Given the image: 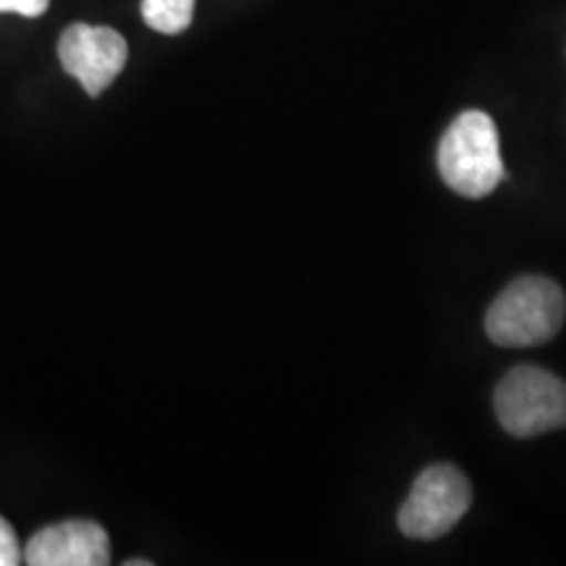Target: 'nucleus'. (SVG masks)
<instances>
[{
    "label": "nucleus",
    "mask_w": 566,
    "mask_h": 566,
    "mask_svg": "<svg viewBox=\"0 0 566 566\" xmlns=\"http://www.w3.org/2000/svg\"><path fill=\"white\" fill-rule=\"evenodd\" d=\"M566 296L556 281L525 275L495 296L485 315V331L499 346H537L562 331Z\"/></svg>",
    "instance_id": "nucleus-1"
},
{
    "label": "nucleus",
    "mask_w": 566,
    "mask_h": 566,
    "mask_svg": "<svg viewBox=\"0 0 566 566\" xmlns=\"http://www.w3.org/2000/svg\"><path fill=\"white\" fill-rule=\"evenodd\" d=\"M438 171L457 195L480 200L504 181L499 129L483 111L454 118L438 145Z\"/></svg>",
    "instance_id": "nucleus-2"
},
{
    "label": "nucleus",
    "mask_w": 566,
    "mask_h": 566,
    "mask_svg": "<svg viewBox=\"0 0 566 566\" xmlns=\"http://www.w3.org/2000/svg\"><path fill=\"white\" fill-rule=\"evenodd\" d=\"M501 428L514 438H535L566 428V384L535 365H520L493 396Z\"/></svg>",
    "instance_id": "nucleus-3"
},
{
    "label": "nucleus",
    "mask_w": 566,
    "mask_h": 566,
    "mask_svg": "<svg viewBox=\"0 0 566 566\" xmlns=\"http://www.w3.org/2000/svg\"><path fill=\"white\" fill-rule=\"evenodd\" d=\"M472 504V485L454 464H433L415 478L399 509V530L415 541H436L454 530Z\"/></svg>",
    "instance_id": "nucleus-4"
},
{
    "label": "nucleus",
    "mask_w": 566,
    "mask_h": 566,
    "mask_svg": "<svg viewBox=\"0 0 566 566\" xmlns=\"http://www.w3.org/2000/svg\"><path fill=\"white\" fill-rule=\"evenodd\" d=\"M59 61L90 97H97L124 71L129 61V45L111 27L71 24L59 40Z\"/></svg>",
    "instance_id": "nucleus-5"
},
{
    "label": "nucleus",
    "mask_w": 566,
    "mask_h": 566,
    "mask_svg": "<svg viewBox=\"0 0 566 566\" xmlns=\"http://www.w3.org/2000/svg\"><path fill=\"white\" fill-rule=\"evenodd\" d=\"M30 566H105L111 564L108 533L90 520H69L32 535L24 548Z\"/></svg>",
    "instance_id": "nucleus-6"
},
{
    "label": "nucleus",
    "mask_w": 566,
    "mask_h": 566,
    "mask_svg": "<svg viewBox=\"0 0 566 566\" xmlns=\"http://www.w3.org/2000/svg\"><path fill=\"white\" fill-rule=\"evenodd\" d=\"M142 19L160 34H179L192 24L195 0H142Z\"/></svg>",
    "instance_id": "nucleus-7"
},
{
    "label": "nucleus",
    "mask_w": 566,
    "mask_h": 566,
    "mask_svg": "<svg viewBox=\"0 0 566 566\" xmlns=\"http://www.w3.org/2000/svg\"><path fill=\"white\" fill-rule=\"evenodd\" d=\"M21 562H24V554H21L17 533H13V527L0 516V566H17Z\"/></svg>",
    "instance_id": "nucleus-8"
},
{
    "label": "nucleus",
    "mask_w": 566,
    "mask_h": 566,
    "mask_svg": "<svg viewBox=\"0 0 566 566\" xmlns=\"http://www.w3.org/2000/svg\"><path fill=\"white\" fill-rule=\"evenodd\" d=\"M51 0H0V13H19V17L38 19L48 11Z\"/></svg>",
    "instance_id": "nucleus-9"
},
{
    "label": "nucleus",
    "mask_w": 566,
    "mask_h": 566,
    "mask_svg": "<svg viewBox=\"0 0 566 566\" xmlns=\"http://www.w3.org/2000/svg\"><path fill=\"white\" fill-rule=\"evenodd\" d=\"M126 566H150L147 558H134V562H126Z\"/></svg>",
    "instance_id": "nucleus-10"
}]
</instances>
